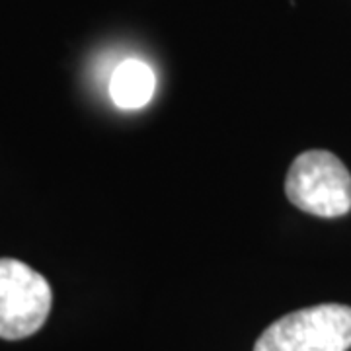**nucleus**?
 I'll list each match as a JSON object with an SVG mask.
<instances>
[{"label":"nucleus","instance_id":"f257e3e1","mask_svg":"<svg viewBox=\"0 0 351 351\" xmlns=\"http://www.w3.org/2000/svg\"><path fill=\"white\" fill-rule=\"evenodd\" d=\"M285 193L304 213L324 219L341 217L351 209V174L336 154L306 151L291 164Z\"/></svg>","mask_w":351,"mask_h":351},{"label":"nucleus","instance_id":"f03ea898","mask_svg":"<svg viewBox=\"0 0 351 351\" xmlns=\"http://www.w3.org/2000/svg\"><path fill=\"white\" fill-rule=\"evenodd\" d=\"M351 350V306L318 304L276 320L258 338L254 351Z\"/></svg>","mask_w":351,"mask_h":351},{"label":"nucleus","instance_id":"20e7f679","mask_svg":"<svg viewBox=\"0 0 351 351\" xmlns=\"http://www.w3.org/2000/svg\"><path fill=\"white\" fill-rule=\"evenodd\" d=\"M156 76L147 63L125 59L113 69L110 80V98L119 110L145 108L154 96Z\"/></svg>","mask_w":351,"mask_h":351},{"label":"nucleus","instance_id":"7ed1b4c3","mask_svg":"<svg viewBox=\"0 0 351 351\" xmlns=\"http://www.w3.org/2000/svg\"><path fill=\"white\" fill-rule=\"evenodd\" d=\"M49 281L12 258H0V338L24 339L39 332L51 313Z\"/></svg>","mask_w":351,"mask_h":351}]
</instances>
